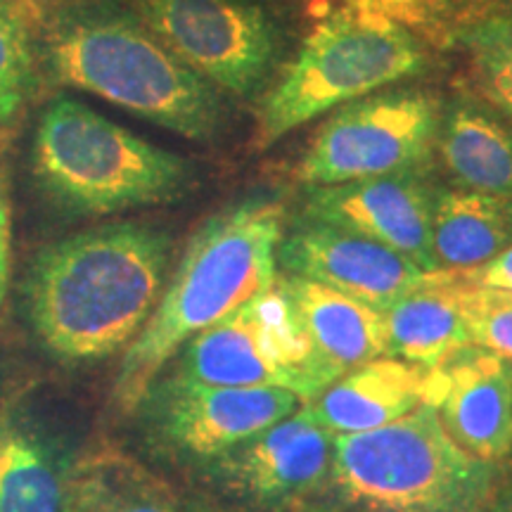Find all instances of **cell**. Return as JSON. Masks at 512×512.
Here are the masks:
<instances>
[{
	"label": "cell",
	"mask_w": 512,
	"mask_h": 512,
	"mask_svg": "<svg viewBox=\"0 0 512 512\" xmlns=\"http://www.w3.org/2000/svg\"><path fill=\"white\" fill-rule=\"evenodd\" d=\"M169 256V235L136 221L83 230L41 249L24 278L36 337L69 363L126 351L162 297Z\"/></svg>",
	"instance_id": "6da1fadb"
},
{
	"label": "cell",
	"mask_w": 512,
	"mask_h": 512,
	"mask_svg": "<svg viewBox=\"0 0 512 512\" xmlns=\"http://www.w3.org/2000/svg\"><path fill=\"white\" fill-rule=\"evenodd\" d=\"M283 235L285 204L264 195L230 204L202 223L150 320L124 351L112 392L121 411H138L192 337L275 283Z\"/></svg>",
	"instance_id": "7a4b0ae2"
},
{
	"label": "cell",
	"mask_w": 512,
	"mask_h": 512,
	"mask_svg": "<svg viewBox=\"0 0 512 512\" xmlns=\"http://www.w3.org/2000/svg\"><path fill=\"white\" fill-rule=\"evenodd\" d=\"M55 81L88 91L176 136L214 140L223 110L214 86L178 60L138 17L119 10H69L46 34Z\"/></svg>",
	"instance_id": "3957f363"
},
{
	"label": "cell",
	"mask_w": 512,
	"mask_h": 512,
	"mask_svg": "<svg viewBox=\"0 0 512 512\" xmlns=\"http://www.w3.org/2000/svg\"><path fill=\"white\" fill-rule=\"evenodd\" d=\"M498 467L470 456L420 406L377 430L337 434L330 486L354 512H486Z\"/></svg>",
	"instance_id": "277c9868"
},
{
	"label": "cell",
	"mask_w": 512,
	"mask_h": 512,
	"mask_svg": "<svg viewBox=\"0 0 512 512\" xmlns=\"http://www.w3.org/2000/svg\"><path fill=\"white\" fill-rule=\"evenodd\" d=\"M31 162L41 188L60 207L83 216L178 200L192 183L188 159L72 98H57L43 110Z\"/></svg>",
	"instance_id": "5b68a950"
},
{
	"label": "cell",
	"mask_w": 512,
	"mask_h": 512,
	"mask_svg": "<svg viewBox=\"0 0 512 512\" xmlns=\"http://www.w3.org/2000/svg\"><path fill=\"white\" fill-rule=\"evenodd\" d=\"M420 43L370 3L344 5L320 19L261 102L254 147L268 150L320 114L418 74Z\"/></svg>",
	"instance_id": "8992f818"
},
{
	"label": "cell",
	"mask_w": 512,
	"mask_h": 512,
	"mask_svg": "<svg viewBox=\"0 0 512 512\" xmlns=\"http://www.w3.org/2000/svg\"><path fill=\"white\" fill-rule=\"evenodd\" d=\"M176 356L178 380L285 389L304 403L316 401L342 375L311 342L280 278L192 337Z\"/></svg>",
	"instance_id": "52a82bcc"
},
{
	"label": "cell",
	"mask_w": 512,
	"mask_h": 512,
	"mask_svg": "<svg viewBox=\"0 0 512 512\" xmlns=\"http://www.w3.org/2000/svg\"><path fill=\"white\" fill-rule=\"evenodd\" d=\"M439 133V105L418 91L366 95L320 128L297 178L309 188L413 171Z\"/></svg>",
	"instance_id": "ba28073f"
},
{
	"label": "cell",
	"mask_w": 512,
	"mask_h": 512,
	"mask_svg": "<svg viewBox=\"0 0 512 512\" xmlns=\"http://www.w3.org/2000/svg\"><path fill=\"white\" fill-rule=\"evenodd\" d=\"M136 17L211 86L252 95L278 57L273 22L252 0H133Z\"/></svg>",
	"instance_id": "9c48e42d"
},
{
	"label": "cell",
	"mask_w": 512,
	"mask_h": 512,
	"mask_svg": "<svg viewBox=\"0 0 512 512\" xmlns=\"http://www.w3.org/2000/svg\"><path fill=\"white\" fill-rule=\"evenodd\" d=\"M152 434L190 460H219L268 427L290 418L304 401L285 389L221 387L169 380L152 384L145 401Z\"/></svg>",
	"instance_id": "30bf717a"
},
{
	"label": "cell",
	"mask_w": 512,
	"mask_h": 512,
	"mask_svg": "<svg viewBox=\"0 0 512 512\" xmlns=\"http://www.w3.org/2000/svg\"><path fill=\"white\" fill-rule=\"evenodd\" d=\"M278 264L287 275L328 285L377 311H387L432 280V273L394 249L313 219L297 223L283 235Z\"/></svg>",
	"instance_id": "8fae6325"
},
{
	"label": "cell",
	"mask_w": 512,
	"mask_h": 512,
	"mask_svg": "<svg viewBox=\"0 0 512 512\" xmlns=\"http://www.w3.org/2000/svg\"><path fill=\"white\" fill-rule=\"evenodd\" d=\"M434 197L413 171H401L311 188L306 219L351 230L403 254L425 273H437L432 252Z\"/></svg>",
	"instance_id": "7c38bea8"
},
{
	"label": "cell",
	"mask_w": 512,
	"mask_h": 512,
	"mask_svg": "<svg viewBox=\"0 0 512 512\" xmlns=\"http://www.w3.org/2000/svg\"><path fill=\"white\" fill-rule=\"evenodd\" d=\"M332 456L335 434L323 430L304 403L290 418L214 460V472L247 501L294 505L330 484Z\"/></svg>",
	"instance_id": "4fadbf2b"
},
{
	"label": "cell",
	"mask_w": 512,
	"mask_h": 512,
	"mask_svg": "<svg viewBox=\"0 0 512 512\" xmlns=\"http://www.w3.org/2000/svg\"><path fill=\"white\" fill-rule=\"evenodd\" d=\"M430 406L470 456L501 465L512 456V361L472 344L432 370Z\"/></svg>",
	"instance_id": "5bb4252c"
},
{
	"label": "cell",
	"mask_w": 512,
	"mask_h": 512,
	"mask_svg": "<svg viewBox=\"0 0 512 512\" xmlns=\"http://www.w3.org/2000/svg\"><path fill=\"white\" fill-rule=\"evenodd\" d=\"M430 389L432 370L382 356L349 368L306 406L311 418L337 437L377 430L430 406Z\"/></svg>",
	"instance_id": "9a60e30c"
},
{
	"label": "cell",
	"mask_w": 512,
	"mask_h": 512,
	"mask_svg": "<svg viewBox=\"0 0 512 512\" xmlns=\"http://www.w3.org/2000/svg\"><path fill=\"white\" fill-rule=\"evenodd\" d=\"M311 342L342 373L387 354L384 313L297 275H278Z\"/></svg>",
	"instance_id": "2e32d148"
},
{
	"label": "cell",
	"mask_w": 512,
	"mask_h": 512,
	"mask_svg": "<svg viewBox=\"0 0 512 512\" xmlns=\"http://www.w3.org/2000/svg\"><path fill=\"white\" fill-rule=\"evenodd\" d=\"M446 171L463 190L512 200V131L477 102H456L439 124Z\"/></svg>",
	"instance_id": "e0dca14e"
},
{
	"label": "cell",
	"mask_w": 512,
	"mask_h": 512,
	"mask_svg": "<svg viewBox=\"0 0 512 512\" xmlns=\"http://www.w3.org/2000/svg\"><path fill=\"white\" fill-rule=\"evenodd\" d=\"M512 245V200L472 190L434 197L432 252L439 271H467Z\"/></svg>",
	"instance_id": "ac0fdd59"
},
{
	"label": "cell",
	"mask_w": 512,
	"mask_h": 512,
	"mask_svg": "<svg viewBox=\"0 0 512 512\" xmlns=\"http://www.w3.org/2000/svg\"><path fill=\"white\" fill-rule=\"evenodd\" d=\"M384 313L387 354L413 366L437 370L460 351L472 347L463 313L451 287L432 280Z\"/></svg>",
	"instance_id": "d6986e66"
},
{
	"label": "cell",
	"mask_w": 512,
	"mask_h": 512,
	"mask_svg": "<svg viewBox=\"0 0 512 512\" xmlns=\"http://www.w3.org/2000/svg\"><path fill=\"white\" fill-rule=\"evenodd\" d=\"M67 470L38 427L0 415V512H67Z\"/></svg>",
	"instance_id": "ffe728a7"
},
{
	"label": "cell",
	"mask_w": 512,
	"mask_h": 512,
	"mask_svg": "<svg viewBox=\"0 0 512 512\" xmlns=\"http://www.w3.org/2000/svg\"><path fill=\"white\" fill-rule=\"evenodd\" d=\"M67 512H178L171 491L124 453H95L67 470Z\"/></svg>",
	"instance_id": "44dd1931"
},
{
	"label": "cell",
	"mask_w": 512,
	"mask_h": 512,
	"mask_svg": "<svg viewBox=\"0 0 512 512\" xmlns=\"http://www.w3.org/2000/svg\"><path fill=\"white\" fill-rule=\"evenodd\" d=\"M38 19L29 0H0V124L15 117L34 76L31 27Z\"/></svg>",
	"instance_id": "7402d4cb"
},
{
	"label": "cell",
	"mask_w": 512,
	"mask_h": 512,
	"mask_svg": "<svg viewBox=\"0 0 512 512\" xmlns=\"http://www.w3.org/2000/svg\"><path fill=\"white\" fill-rule=\"evenodd\" d=\"M463 43L486 98L512 121V12L479 19Z\"/></svg>",
	"instance_id": "603a6c76"
},
{
	"label": "cell",
	"mask_w": 512,
	"mask_h": 512,
	"mask_svg": "<svg viewBox=\"0 0 512 512\" xmlns=\"http://www.w3.org/2000/svg\"><path fill=\"white\" fill-rule=\"evenodd\" d=\"M434 280L441 283L434 273ZM472 344L512 361V292L451 285Z\"/></svg>",
	"instance_id": "cb8c5ba5"
},
{
	"label": "cell",
	"mask_w": 512,
	"mask_h": 512,
	"mask_svg": "<svg viewBox=\"0 0 512 512\" xmlns=\"http://www.w3.org/2000/svg\"><path fill=\"white\" fill-rule=\"evenodd\" d=\"M441 283L484 287V290L512 292V245L498 252L482 266L467 268V271H437Z\"/></svg>",
	"instance_id": "d4e9b609"
},
{
	"label": "cell",
	"mask_w": 512,
	"mask_h": 512,
	"mask_svg": "<svg viewBox=\"0 0 512 512\" xmlns=\"http://www.w3.org/2000/svg\"><path fill=\"white\" fill-rule=\"evenodd\" d=\"M12 254V223H10V197L5 185L3 171H0V306L5 304L10 290V261Z\"/></svg>",
	"instance_id": "484cf974"
},
{
	"label": "cell",
	"mask_w": 512,
	"mask_h": 512,
	"mask_svg": "<svg viewBox=\"0 0 512 512\" xmlns=\"http://www.w3.org/2000/svg\"><path fill=\"white\" fill-rule=\"evenodd\" d=\"M486 512H512V479L505 484L501 482V486H498L494 498H491Z\"/></svg>",
	"instance_id": "4316f807"
},
{
	"label": "cell",
	"mask_w": 512,
	"mask_h": 512,
	"mask_svg": "<svg viewBox=\"0 0 512 512\" xmlns=\"http://www.w3.org/2000/svg\"><path fill=\"white\" fill-rule=\"evenodd\" d=\"M57 3H64V0H29V5L34 8L36 15H41L43 10L53 8V5H57Z\"/></svg>",
	"instance_id": "83f0119b"
},
{
	"label": "cell",
	"mask_w": 512,
	"mask_h": 512,
	"mask_svg": "<svg viewBox=\"0 0 512 512\" xmlns=\"http://www.w3.org/2000/svg\"><path fill=\"white\" fill-rule=\"evenodd\" d=\"M185 512H223V510H216V508H211V505L195 503V505H188V510H185Z\"/></svg>",
	"instance_id": "f1b7e54d"
},
{
	"label": "cell",
	"mask_w": 512,
	"mask_h": 512,
	"mask_svg": "<svg viewBox=\"0 0 512 512\" xmlns=\"http://www.w3.org/2000/svg\"><path fill=\"white\" fill-rule=\"evenodd\" d=\"M304 512H347V510H328V508H311V510H304Z\"/></svg>",
	"instance_id": "f546056e"
},
{
	"label": "cell",
	"mask_w": 512,
	"mask_h": 512,
	"mask_svg": "<svg viewBox=\"0 0 512 512\" xmlns=\"http://www.w3.org/2000/svg\"><path fill=\"white\" fill-rule=\"evenodd\" d=\"M503 3H505V5H508V10L512 12V0H503Z\"/></svg>",
	"instance_id": "4dcf8cb0"
}]
</instances>
